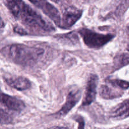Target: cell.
<instances>
[{"label":"cell","mask_w":129,"mask_h":129,"mask_svg":"<svg viewBox=\"0 0 129 129\" xmlns=\"http://www.w3.org/2000/svg\"><path fill=\"white\" fill-rule=\"evenodd\" d=\"M5 5L14 17L25 27L36 34L55 31V28L23 0H6Z\"/></svg>","instance_id":"6da1fadb"},{"label":"cell","mask_w":129,"mask_h":129,"mask_svg":"<svg viewBox=\"0 0 129 129\" xmlns=\"http://www.w3.org/2000/svg\"><path fill=\"white\" fill-rule=\"evenodd\" d=\"M1 52L13 62L26 67L35 65L43 55L44 50L24 44H12L3 48Z\"/></svg>","instance_id":"7a4b0ae2"},{"label":"cell","mask_w":129,"mask_h":129,"mask_svg":"<svg viewBox=\"0 0 129 129\" xmlns=\"http://www.w3.org/2000/svg\"><path fill=\"white\" fill-rule=\"evenodd\" d=\"M86 45L91 49H99L114 38L112 34H102L88 28H81L79 31Z\"/></svg>","instance_id":"3957f363"},{"label":"cell","mask_w":129,"mask_h":129,"mask_svg":"<svg viewBox=\"0 0 129 129\" xmlns=\"http://www.w3.org/2000/svg\"><path fill=\"white\" fill-rule=\"evenodd\" d=\"M35 6L40 8L48 17L51 19L54 23L60 27L61 23V16L59 11L52 5L47 0H29Z\"/></svg>","instance_id":"277c9868"},{"label":"cell","mask_w":129,"mask_h":129,"mask_svg":"<svg viewBox=\"0 0 129 129\" xmlns=\"http://www.w3.org/2000/svg\"><path fill=\"white\" fill-rule=\"evenodd\" d=\"M82 13L81 10H78L76 8L73 6L67 8L61 17L60 28L68 29L72 27L81 17Z\"/></svg>","instance_id":"5b68a950"},{"label":"cell","mask_w":129,"mask_h":129,"mask_svg":"<svg viewBox=\"0 0 129 129\" xmlns=\"http://www.w3.org/2000/svg\"><path fill=\"white\" fill-rule=\"evenodd\" d=\"M81 96V93L79 89H74L71 90L67 96L66 103L57 113V115L60 117L66 115L78 103Z\"/></svg>","instance_id":"8992f818"},{"label":"cell","mask_w":129,"mask_h":129,"mask_svg":"<svg viewBox=\"0 0 129 129\" xmlns=\"http://www.w3.org/2000/svg\"><path fill=\"white\" fill-rule=\"evenodd\" d=\"M98 83V77L96 74H91L87 82L86 90L84 100L82 103L83 106H88L94 100L96 94V88Z\"/></svg>","instance_id":"52a82bcc"},{"label":"cell","mask_w":129,"mask_h":129,"mask_svg":"<svg viewBox=\"0 0 129 129\" xmlns=\"http://www.w3.org/2000/svg\"><path fill=\"white\" fill-rule=\"evenodd\" d=\"M1 103L10 110L18 113L25 108V105L22 100L5 93L1 94Z\"/></svg>","instance_id":"ba28073f"},{"label":"cell","mask_w":129,"mask_h":129,"mask_svg":"<svg viewBox=\"0 0 129 129\" xmlns=\"http://www.w3.org/2000/svg\"><path fill=\"white\" fill-rule=\"evenodd\" d=\"M5 81L10 87L19 91H24L31 87V83L27 78L22 76L5 78Z\"/></svg>","instance_id":"9c48e42d"},{"label":"cell","mask_w":129,"mask_h":129,"mask_svg":"<svg viewBox=\"0 0 129 129\" xmlns=\"http://www.w3.org/2000/svg\"><path fill=\"white\" fill-rule=\"evenodd\" d=\"M110 117L120 120L129 117V99L123 101L115 107L110 112Z\"/></svg>","instance_id":"30bf717a"},{"label":"cell","mask_w":129,"mask_h":129,"mask_svg":"<svg viewBox=\"0 0 129 129\" xmlns=\"http://www.w3.org/2000/svg\"><path fill=\"white\" fill-rule=\"evenodd\" d=\"M129 6V0H115L106 17L118 18L124 14Z\"/></svg>","instance_id":"8fae6325"},{"label":"cell","mask_w":129,"mask_h":129,"mask_svg":"<svg viewBox=\"0 0 129 129\" xmlns=\"http://www.w3.org/2000/svg\"><path fill=\"white\" fill-rule=\"evenodd\" d=\"M112 86L113 87L109 86L107 84H103L100 89V94L101 96L107 100H112L120 97L122 95V92L118 91L116 87L113 86Z\"/></svg>","instance_id":"7c38bea8"},{"label":"cell","mask_w":129,"mask_h":129,"mask_svg":"<svg viewBox=\"0 0 129 129\" xmlns=\"http://www.w3.org/2000/svg\"><path fill=\"white\" fill-rule=\"evenodd\" d=\"M129 64V53H122L116 55L113 60V66L115 70L120 69Z\"/></svg>","instance_id":"4fadbf2b"},{"label":"cell","mask_w":129,"mask_h":129,"mask_svg":"<svg viewBox=\"0 0 129 129\" xmlns=\"http://www.w3.org/2000/svg\"><path fill=\"white\" fill-rule=\"evenodd\" d=\"M107 82L117 88H119L122 89H127L129 88V82L118 79H110L107 80Z\"/></svg>","instance_id":"5bb4252c"},{"label":"cell","mask_w":129,"mask_h":129,"mask_svg":"<svg viewBox=\"0 0 129 129\" xmlns=\"http://www.w3.org/2000/svg\"><path fill=\"white\" fill-rule=\"evenodd\" d=\"M12 122V118L11 116L6 113L3 110H1V124H7Z\"/></svg>","instance_id":"9a60e30c"},{"label":"cell","mask_w":129,"mask_h":129,"mask_svg":"<svg viewBox=\"0 0 129 129\" xmlns=\"http://www.w3.org/2000/svg\"><path fill=\"white\" fill-rule=\"evenodd\" d=\"M76 120L79 123L78 129H84V122L83 118L81 117H78L76 118Z\"/></svg>","instance_id":"2e32d148"},{"label":"cell","mask_w":129,"mask_h":129,"mask_svg":"<svg viewBox=\"0 0 129 129\" xmlns=\"http://www.w3.org/2000/svg\"><path fill=\"white\" fill-rule=\"evenodd\" d=\"M14 31L19 34H24V35H26V34H27V32H26V31H25L24 29L21 28L19 27V26H15V27H14Z\"/></svg>","instance_id":"e0dca14e"},{"label":"cell","mask_w":129,"mask_h":129,"mask_svg":"<svg viewBox=\"0 0 129 129\" xmlns=\"http://www.w3.org/2000/svg\"><path fill=\"white\" fill-rule=\"evenodd\" d=\"M48 129H68L67 127H62V126H54V127H52Z\"/></svg>","instance_id":"ac0fdd59"},{"label":"cell","mask_w":129,"mask_h":129,"mask_svg":"<svg viewBox=\"0 0 129 129\" xmlns=\"http://www.w3.org/2000/svg\"><path fill=\"white\" fill-rule=\"evenodd\" d=\"M52 1H54V2L57 3V2H59V0H52Z\"/></svg>","instance_id":"d6986e66"},{"label":"cell","mask_w":129,"mask_h":129,"mask_svg":"<svg viewBox=\"0 0 129 129\" xmlns=\"http://www.w3.org/2000/svg\"><path fill=\"white\" fill-rule=\"evenodd\" d=\"M127 50L129 51V45H128V46H127Z\"/></svg>","instance_id":"ffe728a7"},{"label":"cell","mask_w":129,"mask_h":129,"mask_svg":"<svg viewBox=\"0 0 129 129\" xmlns=\"http://www.w3.org/2000/svg\"><path fill=\"white\" fill-rule=\"evenodd\" d=\"M128 30V33L129 34V26H128V30Z\"/></svg>","instance_id":"44dd1931"}]
</instances>
